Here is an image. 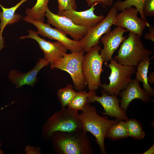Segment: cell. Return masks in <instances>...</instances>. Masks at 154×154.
I'll list each match as a JSON object with an SVG mask.
<instances>
[{
	"mask_svg": "<svg viewBox=\"0 0 154 154\" xmlns=\"http://www.w3.org/2000/svg\"><path fill=\"white\" fill-rule=\"evenodd\" d=\"M1 143L0 142V154H3V151L1 149Z\"/></svg>",
	"mask_w": 154,
	"mask_h": 154,
	"instance_id": "cell-33",
	"label": "cell"
},
{
	"mask_svg": "<svg viewBox=\"0 0 154 154\" xmlns=\"http://www.w3.org/2000/svg\"><path fill=\"white\" fill-rule=\"evenodd\" d=\"M23 19L34 25L37 28V33L44 37L59 41L64 45L71 52L82 51V46L79 41L72 40L62 31L51 27L50 25L35 21L27 16Z\"/></svg>",
	"mask_w": 154,
	"mask_h": 154,
	"instance_id": "cell-9",
	"label": "cell"
},
{
	"mask_svg": "<svg viewBox=\"0 0 154 154\" xmlns=\"http://www.w3.org/2000/svg\"><path fill=\"white\" fill-rule=\"evenodd\" d=\"M27 31L29 33L28 35L21 36L19 39L30 38L36 41L43 52L44 58L48 61L50 65L56 60L62 58L64 54L66 53L67 49L60 42H51L46 40L40 37L35 31L29 30Z\"/></svg>",
	"mask_w": 154,
	"mask_h": 154,
	"instance_id": "cell-13",
	"label": "cell"
},
{
	"mask_svg": "<svg viewBox=\"0 0 154 154\" xmlns=\"http://www.w3.org/2000/svg\"><path fill=\"white\" fill-rule=\"evenodd\" d=\"M25 151L27 154H41L40 149L38 147H34L29 145H27L25 149Z\"/></svg>",
	"mask_w": 154,
	"mask_h": 154,
	"instance_id": "cell-29",
	"label": "cell"
},
{
	"mask_svg": "<svg viewBox=\"0 0 154 154\" xmlns=\"http://www.w3.org/2000/svg\"><path fill=\"white\" fill-rule=\"evenodd\" d=\"M76 93L73 86L69 84L66 87L58 90L57 96L62 108L65 107L67 106L74 97Z\"/></svg>",
	"mask_w": 154,
	"mask_h": 154,
	"instance_id": "cell-25",
	"label": "cell"
},
{
	"mask_svg": "<svg viewBox=\"0 0 154 154\" xmlns=\"http://www.w3.org/2000/svg\"><path fill=\"white\" fill-rule=\"evenodd\" d=\"M101 94V96H98L96 91L92 90V94L88 98L87 103L97 102L103 107L104 112L103 115L115 117L119 120L126 121L129 119L126 112L120 106V100L117 98V95H109L103 90Z\"/></svg>",
	"mask_w": 154,
	"mask_h": 154,
	"instance_id": "cell-11",
	"label": "cell"
},
{
	"mask_svg": "<svg viewBox=\"0 0 154 154\" xmlns=\"http://www.w3.org/2000/svg\"><path fill=\"white\" fill-rule=\"evenodd\" d=\"M117 12L116 7L113 6L102 21L89 29L86 35L79 40L82 51L87 52L92 47L100 44L101 37L110 31L112 26L115 23Z\"/></svg>",
	"mask_w": 154,
	"mask_h": 154,
	"instance_id": "cell-8",
	"label": "cell"
},
{
	"mask_svg": "<svg viewBox=\"0 0 154 154\" xmlns=\"http://www.w3.org/2000/svg\"><path fill=\"white\" fill-rule=\"evenodd\" d=\"M128 137L126 122L123 120L119 121L112 125L108 131L106 137L114 141Z\"/></svg>",
	"mask_w": 154,
	"mask_h": 154,
	"instance_id": "cell-21",
	"label": "cell"
},
{
	"mask_svg": "<svg viewBox=\"0 0 154 154\" xmlns=\"http://www.w3.org/2000/svg\"><path fill=\"white\" fill-rule=\"evenodd\" d=\"M128 30L119 27H117L104 35L100 39L104 46L100 50V55L106 65L109 61L113 59L112 56L114 52L126 38L123 36L124 33Z\"/></svg>",
	"mask_w": 154,
	"mask_h": 154,
	"instance_id": "cell-14",
	"label": "cell"
},
{
	"mask_svg": "<svg viewBox=\"0 0 154 154\" xmlns=\"http://www.w3.org/2000/svg\"><path fill=\"white\" fill-rule=\"evenodd\" d=\"M148 80L149 83L153 84L154 83V72H151L148 75Z\"/></svg>",
	"mask_w": 154,
	"mask_h": 154,
	"instance_id": "cell-31",
	"label": "cell"
},
{
	"mask_svg": "<svg viewBox=\"0 0 154 154\" xmlns=\"http://www.w3.org/2000/svg\"><path fill=\"white\" fill-rule=\"evenodd\" d=\"M106 66L109 67L111 70L108 77L110 82L108 84H102L101 86L108 94L117 95L131 81V76L136 71V66L123 65L114 59Z\"/></svg>",
	"mask_w": 154,
	"mask_h": 154,
	"instance_id": "cell-7",
	"label": "cell"
},
{
	"mask_svg": "<svg viewBox=\"0 0 154 154\" xmlns=\"http://www.w3.org/2000/svg\"><path fill=\"white\" fill-rule=\"evenodd\" d=\"M126 122L128 137L140 140L144 138L145 134L140 123L134 118L128 119Z\"/></svg>",
	"mask_w": 154,
	"mask_h": 154,
	"instance_id": "cell-23",
	"label": "cell"
},
{
	"mask_svg": "<svg viewBox=\"0 0 154 154\" xmlns=\"http://www.w3.org/2000/svg\"><path fill=\"white\" fill-rule=\"evenodd\" d=\"M92 91L89 90L88 92L86 91H78L67 105V107L78 111L82 110L87 103L88 98L92 94Z\"/></svg>",
	"mask_w": 154,
	"mask_h": 154,
	"instance_id": "cell-22",
	"label": "cell"
},
{
	"mask_svg": "<svg viewBox=\"0 0 154 154\" xmlns=\"http://www.w3.org/2000/svg\"><path fill=\"white\" fill-rule=\"evenodd\" d=\"M82 130L78 111L67 107L62 108L50 117L42 127L44 135L50 137L57 132H70Z\"/></svg>",
	"mask_w": 154,
	"mask_h": 154,
	"instance_id": "cell-4",
	"label": "cell"
},
{
	"mask_svg": "<svg viewBox=\"0 0 154 154\" xmlns=\"http://www.w3.org/2000/svg\"><path fill=\"white\" fill-rule=\"evenodd\" d=\"M84 52L83 51L64 54L63 56L56 60L50 65L53 69L56 68L67 72L70 75L75 88L82 90L86 86L82 69V62Z\"/></svg>",
	"mask_w": 154,
	"mask_h": 154,
	"instance_id": "cell-6",
	"label": "cell"
},
{
	"mask_svg": "<svg viewBox=\"0 0 154 154\" xmlns=\"http://www.w3.org/2000/svg\"><path fill=\"white\" fill-rule=\"evenodd\" d=\"M82 113L79 114L82 125V130L85 133L90 132L96 137L100 153L106 154L104 140L110 128L117 123L119 120H109L107 117H102L97 113L95 107L86 103Z\"/></svg>",
	"mask_w": 154,
	"mask_h": 154,
	"instance_id": "cell-1",
	"label": "cell"
},
{
	"mask_svg": "<svg viewBox=\"0 0 154 154\" xmlns=\"http://www.w3.org/2000/svg\"><path fill=\"white\" fill-rule=\"evenodd\" d=\"M143 12L145 18L154 17V0H145L143 7Z\"/></svg>",
	"mask_w": 154,
	"mask_h": 154,
	"instance_id": "cell-27",
	"label": "cell"
},
{
	"mask_svg": "<svg viewBox=\"0 0 154 154\" xmlns=\"http://www.w3.org/2000/svg\"><path fill=\"white\" fill-rule=\"evenodd\" d=\"M118 95L121 98L120 106L125 112L130 103L134 100H140L144 103L151 100L150 96L141 88L139 82L136 78L132 79L127 86Z\"/></svg>",
	"mask_w": 154,
	"mask_h": 154,
	"instance_id": "cell-16",
	"label": "cell"
},
{
	"mask_svg": "<svg viewBox=\"0 0 154 154\" xmlns=\"http://www.w3.org/2000/svg\"><path fill=\"white\" fill-rule=\"evenodd\" d=\"M136 8L131 7L123 9L116 15L114 25L127 29L128 31L136 34L141 37L146 27H149L148 22L138 17Z\"/></svg>",
	"mask_w": 154,
	"mask_h": 154,
	"instance_id": "cell-12",
	"label": "cell"
},
{
	"mask_svg": "<svg viewBox=\"0 0 154 154\" xmlns=\"http://www.w3.org/2000/svg\"><path fill=\"white\" fill-rule=\"evenodd\" d=\"M58 3V12L73 9L76 10L77 5L75 0H57Z\"/></svg>",
	"mask_w": 154,
	"mask_h": 154,
	"instance_id": "cell-26",
	"label": "cell"
},
{
	"mask_svg": "<svg viewBox=\"0 0 154 154\" xmlns=\"http://www.w3.org/2000/svg\"><path fill=\"white\" fill-rule=\"evenodd\" d=\"M49 0H37L35 4L31 8L27 9L25 13L27 16L33 20L43 22L48 7Z\"/></svg>",
	"mask_w": 154,
	"mask_h": 154,
	"instance_id": "cell-20",
	"label": "cell"
},
{
	"mask_svg": "<svg viewBox=\"0 0 154 154\" xmlns=\"http://www.w3.org/2000/svg\"><path fill=\"white\" fill-rule=\"evenodd\" d=\"M98 4L95 3L85 11H78L73 9H68L58 11L57 14L69 18L76 25L89 29L95 26L105 18L103 15L97 16L94 13L95 6Z\"/></svg>",
	"mask_w": 154,
	"mask_h": 154,
	"instance_id": "cell-15",
	"label": "cell"
},
{
	"mask_svg": "<svg viewBox=\"0 0 154 154\" xmlns=\"http://www.w3.org/2000/svg\"><path fill=\"white\" fill-rule=\"evenodd\" d=\"M88 6L91 7L96 3L101 4L106 6L112 5L113 0H86Z\"/></svg>",
	"mask_w": 154,
	"mask_h": 154,
	"instance_id": "cell-28",
	"label": "cell"
},
{
	"mask_svg": "<svg viewBox=\"0 0 154 154\" xmlns=\"http://www.w3.org/2000/svg\"><path fill=\"white\" fill-rule=\"evenodd\" d=\"M82 130L70 132L57 131L50 136L57 151L65 154H90L93 150Z\"/></svg>",
	"mask_w": 154,
	"mask_h": 154,
	"instance_id": "cell-2",
	"label": "cell"
},
{
	"mask_svg": "<svg viewBox=\"0 0 154 154\" xmlns=\"http://www.w3.org/2000/svg\"><path fill=\"white\" fill-rule=\"evenodd\" d=\"M27 0H21L14 6L9 8H5L0 4L2 11H0V50L4 47L3 31L5 27L8 24H14L22 18V16L15 14L16 10L24 2Z\"/></svg>",
	"mask_w": 154,
	"mask_h": 154,
	"instance_id": "cell-18",
	"label": "cell"
},
{
	"mask_svg": "<svg viewBox=\"0 0 154 154\" xmlns=\"http://www.w3.org/2000/svg\"><path fill=\"white\" fill-rule=\"evenodd\" d=\"M145 0H126L122 1H118L116 2L113 6H115L118 11H122L124 9L132 7H135L138 12L140 14L141 18L147 22L143 14V8Z\"/></svg>",
	"mask_w": 154,
	"mask_h": 154,
	"instance_id": "cell-24",
	"label": "cell"
},
{
	"mask_svg": "<svg viewBox=\"0 0 154 154\" xmlns=\"http://www.w3.org/2000/svg\"><path fill=\"white\" fill-rule=\"evenodd\" d=\"M48 23L70 36L74 40L79 41L88 33L89 29L75 24L70 19L52 12L48 8L46 16Z\"/></svg>",
	"mask_w": 154,
	"mask_h": 154,
	"instance_id": "cell-10",
	"label": "cell"
},
{
	"mask_svg": "<svg viewBox=\"0 0 154 154\" xmlns=\"http://www.w3.org/2000/svg\"><path fill=\"white\" fill-rule=\"evenodd\" d=\"M138 35L129 32L128 36L122 42L114 60L119 64L137 66L143 61L150 60L153 51L145 48Z\"/></svg>",
	"mask_w": 154,
	"mask_h": 154,
	"instance_id": "cell-3",
	"label": "cell"
},
{
	"mask_svg": "<svg viewBox=\"0 0 154 154\" xmlns=\"http://www.w3.org/2000/svg\"><path fill=\"white\" fill-rule=\"evenodd\" d=\"M150 60L143 61L137 66V72H135L136 79L139 82L143 83L144 90L150 97L154 95V90L149 84L148 80L149 67L153 62Z\"/></svg>",
	"mask_w": 154,
	"mask_h": 154,
	"instance_id": "cell-19",
	"label": "cell"
},
{
	"mask_svg": "<svg viewBox=\"0 0 154 154\" xmlns=\"http://www.w3.org/2000/svg\"><path fill=\"white\" fill-rule=\"evenodd\" d=\"M148 30L149 32L145 34L144 38L146 40H149L152 41H154V27L152 25H150Z\"/></svg>",
	"mask_w": 154,
	"mask_h": 154,
	"instance_id": "cell-30",
	"label": "cell"
},
{
	"mask_svg": "<svg viewBox=\"0 0 154 154\" xmlns=\"http://www.w3.org/2000/svg\"><path fill=\"white\" fill-rule=\"evenodd\" d=\"M143 154H154V144L147 150L142 153Z\"/></svg>",
	"mask_w": 154,
	"mask_h": 154,
	"instance_id": "cell-32",
	"label": "cell"
},
{
	"mask_svg": "<svg viewBox=\"0 0 154 154\" xmlns=\"http://www.w3.org/2000/svg\"><path fill=\"white\" fill-rule=\"evenodd\" d=\"M101 46L92 47L84 55L82 69L86 84L89 90H95L101 86V75L104 71L103 61L100 54Z\"/></svg>",
	"mask_w": 154,
	"mask_h": 154,
	"instance_id": "cell-5",
	"label": "cell"
},
{
	"mask_svg": "<svg viewBox=\"0 0 154 154\" xmlns=\"http://www.w3.org/2000/svg\"><path fill=\"white\" fill-rule=\"evenodd\" d=\"M49 64V62L44 58H40L33 68L27 72H22L15 69L11 70L9 73V78L17 89L25 85L33 86L37 81V75L39 71Z\"/></svg>",
	"mask_w": 154,
	"mask_h": 154,
	"instance_id": "cell-17",
	"label": "cell"
}]
</instances>
